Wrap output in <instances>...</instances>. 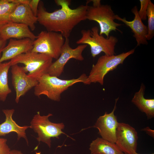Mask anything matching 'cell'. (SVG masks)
Here are the masks:
<instances>
[{"mask_svg": "<svg viewBox=\"0 0 154 154\" xmlns=\"http://www.w3.org/2000/svg\"><path fill=\"white\" fill-rule=\"evenodd\" d=\"M2 111L5 115V119L4 122L0 124V136H5L11 132H15L17 135L18 140L23 138L25 139L28 144L25 130L30 128V126H21L16 123L12 118L15 112L14 109H3Z\"/></svg>", "mask_w": 154, "mask_h": 154, "instance_id": "obj_16", "label": "cell"}, {"mask_svg": "<svg viewBox=\"0 0 154 154\" xmlns=\"http://www.w3.org/2000/svg\"><path fill=\"white\" fill-rule=\"evenodd\" d=\"M147 16L148 18V33L146 38L147 40H150L154 36V5L151 0L147 7Z\"/></svg>", "mask_w": 154, "mask_h": 154, "instance_id": "obj_22", "label": "cell"}, {"mask_svg": "<svg viewBox=\"0 0 154 154\" xmlns=\"http://www.w3.org/2000/svg\"><path fill=\"white\" fill-rule=\"evenodd\" d=\"M98 31L96 26L93 27L91 30H82L81 32L82 37L76 41V43L89 45L93 58L102 52L108 55H115V46L118 42L117 38L112 36L106 38L102 35H100Z\"/></svg>", "mask_w": 154, "mask_h": 154, "instance_id": "obj_4", "label": "cell"}, {"mask_svg": "<svg viewBox=\"0 0 154 154\" xmlns=\"http://www.w3.org/2000/svg\"><path fill=\"white\" fill-rule=\"evenodd\" d=\"M52 116L49 113L46 116H42L38 112L33 117L30 122V128L38 134L37 139L39 142L42 141L46 143L49 148L51 146V138L59 139L61 134H65L62 130L64 127L62 123H55L50 122L48 117Z\"/></svg>", "mask_w": 154, "mask_h": 154, "instance_id": "obj_7", "label": "cell"}, {"mask_svg": "<svg viewBox=\"0 0 154 154\" xmlns=\"http://www.w3.org/2000/svg\"><path fill=\"white\" fill-rule=\"evenodd\" d=\"M89 150L91 154H124L115 143L100 137L92 141Z\"/></svg>", "mask_w": 154, "mask_h": 154, "instance_id": "obj_19", "label": "cell"}, {"mask_svg": "<svg viewBox=\"0 0 154 154\" xmlns=\"http://www.w3.org/2000/svg\"><path fill=\"white\" fill-rule=\"evenodd\" d=\"M10 154H23V153L20 151L17 150H11Z\"/></svg>", "mask_w": 154, "mask_h": 154, "instance_id": "obj_29", "label": "cell"}, {"mask_svg": "<svg viewBox=\"0 0 154 154\" xmlns=\"http://www.w3.org/2000/svg\"><path fill=\"white\" fill-rule=\"evenodd\" d=\"M33 41L29 38L10 39L8 44L2 50L0 63L31 51L33 48Z\"/></svg>", "mask_w": 154, "mask_h": 154, "instance_id": "obj_13", "label": "cell"}, {"mask_svg": "<svg viewBox=\"0 0 154 154\" xmlns=\"http://www.w3.org/2000/svg\"><path fill=\"white\" fill-rule=\"evenodd\" d=\"M7 41L3 39L0 37V58L1 56L2 51L6 46Z\"/></svg>", "mask_w": 154, "mask_h": 154, "instance_id": "obj_26", "label": "cell"}, {"mask_svg": "<svg viewBox=\"0 0 154 154\" xmlns=\"http://www.w3.org/2000/svg\"><path fill=\"white\" fill-rule=\"evenodd\" d=\"M10 19L11 22L26 25L31 31L35 29V24L38 21L37 17L27 4L18 5L11 14Z\"/></svg>", "mask_w": 154, "mask_h": 154, "instance_id": "obj_17", "label": "cell"}, {"mask_svg": "<svg viewBox=\"0 0 154 154\" xmlns=\"http://www.w3.org/2000/svg\"><path fill=\"white\" fill-rule=\"evenodd\" d=\"M90 1L93 5L88 6L86 19L97 22L100 27L99 34H104L108 38L111 32L119 30L117 27L122 25L114 21L116 15L110 5H101L100 0Z\"/></svg>", "mask_w": 154, "mask_h": 154, "instance_id": "obj_5", "label": "cell"}, {"mask_svg": "<svg viewBox=\"0 0 154 154\" xmlns=\"http://www.w3.org/2000/svg\"><path fill=\"white\" fill-rule=\"evenodd\" d=\"M40 0H31L28 4L34 14L37 17Z\"/></svg>", "mask_w": 154, "mask_h": 154, "instance_id": "obj_25", "label": "cell"}, {"mask_svg": "<svg viewBox=\"0 0 154 154\" xmlns=\"http://www.w3.org/2000/svg\"><path fill=\"white\" fill-rule=\"evenodd\" d=\"M11 65L10 61L0 63V100L5 102L12 91L8 83V73Z\"/></svg>", "mask_w": 154, "mask_h": 154, "instance_id": "obj_20", "label": "cell"}, {"mask_svg": "<svg viewBox=\"0 0 154 154\" xmlns=\"http://www.w3.org/2000/svg\"><path fill=\"white\" fill-rule=\"evenodd\" d=\"M53 59L46 54L31 51L20 54L10 61L11 65L23 64V68L31 78L38 80L42 76L47 74L52 62Z\"/></svg>", "mask_w": 154, "mask_h": 154, "instance_id": "obj_3", "label": "cell"}, {"mask_svg": "<svg viewBox=\"0 0 154 154\" xmlns=\"http://www.w3.org/2000/svg\"><path fill=\"white\" fill-rule=\"evenodd\" d=\"M64 41L65 38L59 33L42 31L33 41L31 51L44 54L56 60L60 55Z\"/></svg>", "mask_w": 154, "mask_h": 154, "instance_id": "obj_8", "label": "cell"}, {"mask_svg": "<svg viewBox=\"0 0 154 154\" xmlns=\"http://www.w3.org/2000/svg\"><path fill=\"white\" fill-rule=\"evenodd\" d=\"M143 130L145 131L147 134L151 136L154 137V130L151 129L149 127H147L144 128Z\"/></svg>", "mask_w": 154, "mask_h": 154, "instance_id": "obj_28", "label": "cell"}, {"mask_svg": "<svg viewBox=\"0 0 154 154\" xmlns=\"http://www.w3.org/2000/svg\"></svg>", "mask_w": 154, "mask_h": 154, "instance_id": "obj_31", "label": "cell"}, {"mask_svg": "<svg viewBox=\"0 0 154 154\" xmlns=\"http://www.w3.org/2000/svg\"><path fill=\"white\" fill-rule=\"evenodd\" d=\"M12 2L16 3L18 4H27L28 5L29 2V0H10Z\"/></svg>", "mask_w": 154, "mask_h": 154, "instance_id": "obj_27", "label": "cell"}, {"mask_svg": "<svg viewBox=\"0 0 154 154\" xmlns=\"http://www.w3.org/2000/svg\"><path fill=\"white\" fill-rule=\"evenodd\" d=\"M18 5L10 0H0V29L11 22L10 15Z\"/></svg>", "mask_w": 154, "mask_h": 154, "instance_id": "obj_21", "label": "cell"}, {"mask_svg": "<svg viewBox=\"0 0 154 154\" xmlns=\"http://www.w3.org/2000/svg\"><path fill=\"white\" fill-rule=\"evenodd\" d=\"M60 8L53 12L47 11L42 1H40L37 15L38 22L46 31L59 33L65 38H69L74 28L82 21L86 20L88 4L72 9L71 1L55 0Z\"/></svg>", "mask_w": 154, "mask_h": 154, "instance_id": "obj_1", "label": "cell"}, {"mask_svg": "<svg viewBox=\"0 0 154 154\" xmlns=\"http://www.w3.org/2000/svg\"><path fill=\"white\" fill-rule=\"evenodd\" d=\"M135 50L133 49L117 55L105 54L100 56L96 63L93 65L88 76V85L93 83H98L103 85L105 75L110 71L116 69L119 65L123 64L127 57L134 53Z\"/></svg>", "mask_w": 154, "mask_h": 154, "instance_id": "obj_6", "label": "cell"}, {"mask_svg": "<svg viewBox=\"0 0 154 154\" xmlns=\"http://www.w3.org/2000/svg\"><path fill=\"white\" fill-rule=\"evenodd\" d=\"M131 11L134 15V18L132 21H128L125 18H121L117 15H115V19L122 22L131 29L137 42V46L141 44H147L146 36L148 33L147 27L143 23L139 16L137 6H135L132 9Z\"/></svg>", "mask_w": 154, "mask_h": 154, "instance_id": "obj_14", "label": "cell"}, {"mask_svg": "<svg viewBox=\"0 0 154 154\" xmlns=\"http://www.w3.org/2000/svg\"><path fill=\"white\" fill-rule=\"evenodd\" d=\"M87 77L83 74L77 78L64 80L47 73L38 80V84L34 87V94L38 97L44 95L51 100L59 102L62 94L74 84L82 82L88 85Z\"/></svg>", "mask_w": 154, "mask_h": 154, "instance_id": "obj_2", "label": "cell"}, {"mask_svg": "<svg viewBox=\"0 0 154 154\" xmlns=\"http://www.w3.org/2000/svg\"><path fill=\"white\" fill-rule=\"evenodd\" d=\"M7 139L0 138V154H10L11 150L7 143Z\"/></svg>", "mask_w": 154, "mask_h": 154, "instance_id": "obj_24", "label": "cell"}, {"mask_svg": "<svg viewBox=\"0 0 154 154\" xmlns=\"http://www.w3.org/2000/svg\"><path fill=\"white\" fill-rule=\"evenodd\" d=\"M12 85L15 91L16 102L18 103L20 97L37 84L38 80L29 78L23 67L14 64L11 66Z\"/></svg>", "mask_w": 154, "mask_h": 154, "instance_id": "obj_11", "label": "cell"}, {"mask_svg": "<svg viewBox=\"0 0 154 154\" xmlns=\"http://www.w3.org/2000/svg\"><path fill=\"white\" fill-rule=\"evenodd\" d=\"M145 86L142 84L139 91L135 94L131 102L145 114L148 119H150L154 117V99L145 98Z\"/></svg>", "mask_w": 154, "mask_h": 154, "instance_id": "obj_18", "label": "cell"}, {"mask_svg": "<svg viewBox=\"0 0 154 154\" xmlns=\"http://www.w3.org/2000/svg\"><path fill=\"white\" fill-rule=\"evenodd\" d=\"M138 138L134 128L126 123H118L115 143L124 154H134L136 152Z\"/></svg>", "mask_w": 154, "mask_h": 154, "instance_id": "obj_10", "label": "cell"}, {"mask_svg": "<svg viewBox=\"0 0 154 154\" xmlns=\"http://www.w3.org/2000/svg\"><path fill=\"white\" fill-rule=\"evenodd\" d=\"M0 37L6 41L10 39H20L25 38H29L34 41L37 36L26 25L10 22L0 29Z\"/></svg>", "mask_w": 154, "mask_h": 154, "instance_id": "obj_15", "label": "cell"}, {"mask_svg": "<svg viewBox=\"0 0 154 154\" xmlns=\"http://www.w3.org/2000/svg\"><path fill=\"white\" fill-rule=\"evenodd\" d=\"M118 98L116 100L112 111L110 113L106 112L103 115L100 116L94 126L98 129L102 138L115 143L116 141V131L119 123L114 112Z\"/></svg>", "mask_w": 154, "mask_h": 154, "instance_id": "obj_12", "label": "cell"}, {"mask_svg": "<svg viewBox=\"0 0 154 154\" xmlns=\"http://www.w3.org/2000/svg\"><path fill=\"white\" fill-rule=\"evenodd\" d=\"M87 45L80 44L73 48L69 45V38H66L59 57L52 62L47 73L50 75L58 77L63 72L65 66L70 59H74L78 61H83L84 58L82 53Z\"/></svg>", "mask_w": 154, "mask_h": 154, "instance_id": "obj_9", "label": "cell"}, {"mask_svg": "<svg viewBox=\"0 0 154 154\" xmlns=\"http://www.w3.org/2000/svg\"><path fill=\"white\" fill-rule=\"evenodd\" d=\"M150 0H140L141 7L138 13L141 20H145L147 18V7Z\"/></svg>", "mask_w": 154, "mask_h": 154, "instance_id": "obj_23", "label": "cell"}, {"mask_svg": "<svg viewBox=\"0 0 154 154\" xmlns=\"http://www.w3.org/2000/svg\"><path fill=\"white\" fill-rule=\"evenodd\" d=\"M134 154H139V153H137L136 152ZM154 154V153H152V154Z\"/></svg>", "mask_w": 154, "mask_h": 154, "instance_id": "obj_30", "label": "cell"}]
</instances>
